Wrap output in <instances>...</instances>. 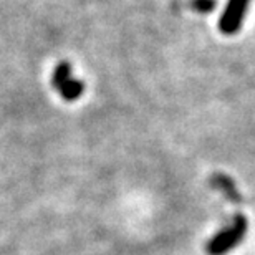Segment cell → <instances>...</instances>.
<instances>
[{
    "label": "cell",
    "mask_w": 255,
    "mask_h": 255,
    "mask_svg": "<svg viewBox=\"0 0 255 255\" xmlns=\"http://www.w3.org/2000/svg\"><path fill=\"white\" fill-rule=\"evenodd\" d=\"M246 231H247V221H246V217L239 214V216H236V219H234V224L231 227L224 229L221 234H217L216 237L211 239V242H209V246H207V252L211 255H222L229 251H232V249L244 239Z\"/></svg>",
    "instance_id": "6da1fadb"
},
{
    "label": "cell",
    "mask_w": 255,
    "mask_h": 255,
    "mask_svg": "<svg viewBox=\"0 0 255 255\" xmlns=\"http://www.w3.org/2000/svg\"><path fill=\"white\" fill-rule=\"evenodd\" d=\"M251 0H227V7L219 20V30L224 35H236L241 30Z\"/></svg>",
    "instance_id": "7a4b0ae2"
},
{
    "label": "cell",
    "mask_w": 255,
    "mask_h": 255,
    "mask_svg": "<svg viewBox=\"0 0 255 255\" xmlns=\"http://www.w3.org/2000/svg\"><path fill=\"white\" fill-rule=\"evenodd\" d=\"M53 85L66 101L78 100L81 93L85 91V85L80 80H75L71 76V66L68 63H60L55 70L53 75Z\"/></svg>",
    "instance_id": "3957f363"
},
{
    "label": "cell",
    "mask_w": 255,
    "mask_h": 255,
    "mask_svg": "<svg viewBox=\"0 0 255 255\" xmlns=\"http://www.w3.org/2000/svg\"><path fill=\"white\" fill-rule=\"evenodd\" d=\"M211 184L214 187H217L219 191L224 192V196L227 199H231L234 202H241V194H239L237 187H236V182H234L231 177L226 176V174H214L212 179H211Z\"/></svg>",
    "instance_id": "277c9868"
},
{
    "label": "cell",
    "mask_w": 255,
    "mask_h": 255,
    "mask_svg": "<svg viewBox=\"0 0 255 255\" xmlns=\"http://www.w3.org/2000/svg\"><path fill=\"white\" fill-rule=\"evenodd\" d=\"M191 8L197 13H209L216 8L217 0H191Z\"/></svg>",
    "instance_id": "5b68a950"
}]
</instances>
